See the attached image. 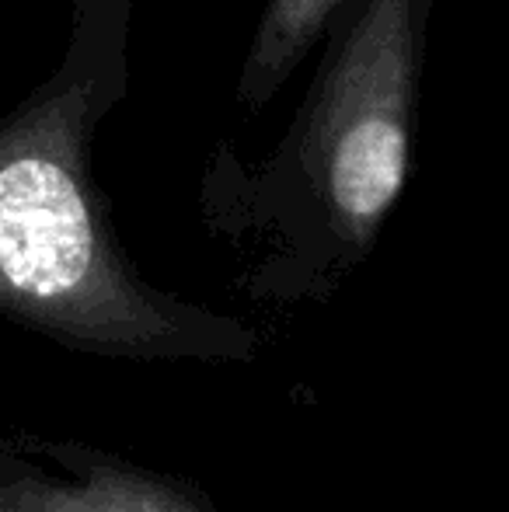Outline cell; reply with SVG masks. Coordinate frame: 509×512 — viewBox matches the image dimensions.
Returning <instances> with one entry per match:
<instances>
[{
  "instance_id": "1",
  "label": "cell",
  "mask_w": 509,
  "mask_h": 512,
  "mask_svg": "<svg viewBox=\"0 0 509 512\" xmlns=\"http://www.w3.org/2000/svg\"><path fill=\"white\" fill-rule=\"evenodd\" d=\"M436 0H346L286 133L258 161L217 143L203 175L213 223L272 244L290 276L360 258L408 185Z\"/></svg>"
},
{
  "instance_id": "2",
  "label": "cell",
  "mask_w": 509,
  "mask_h": 512,
  "mask_svg": "<svg viewBox=\"0 0 509 512\" xmlns=\"http://www.w3.org/2000/svg\"><path fill=\"white\" fill-rule=\"evenodd\" d=\"M0 272L39 300L84 293L102 272V241L84 171L32 133L0 164Z\"/></svg>"
},
{
  "instance_id": "3",
  "label": "cell",
  "mask_w": 509,
  "mask_h": 512,
  "mask_svg": "<svg viewBox=\"0 0 509 512\" xmlns=\"http://www.w3.org/2000/svg\"><path fill=\"white\" fill-rule=\"evenodd\" d=\"M346 0H258V18L234 81L241 112H258L321 46Z\"/></svg>"
}]
</instances>
